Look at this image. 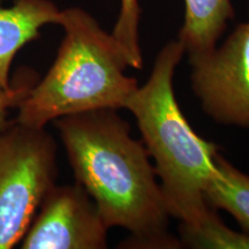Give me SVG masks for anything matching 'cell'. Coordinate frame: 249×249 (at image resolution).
Wrapping results in <instances>:
<instances>
[{
  "label": "cell",
  "mask_w": 249,
  "mask_h": 249,
  "mask_svg": "<svg viewBox=\"0 0 249 249\" xmlns=\"http://www.w3.org/2000/svg\"><path fill=\"white\" fill-rule=\"evenodd\" d=\"M117 111L103 108L53 120L76 182L108 229L129 232L120 248H182L169 231L171 216L150 156Z\"/></svg>",
  "instance_id": "cell-1"
},
{
  "label": "cell",
  "mask_w": 249,
  "mask_h": 249,
  "mask_svg": "<svg viewBox=\"0 0 249 249\" xmlns=\"http://www.w3.org/2000/svg\"><path fill=\"white\" fill-rule=\"evenodd\" d=\"M183 54L179 40L167 43L147 82L136 89L124 108L135 117L143 144L155 161L170 216L195 225L213 209L204 192L220 151L194 132L177 102L173 77Z\"/></svg>",
  "instance_id": "cell-2"
},
{
  "label": "cell",
  "mask_w": 249,
  "mask_h": 249,
  "mask_svg": "<svg viewBox=\"0 0 249 249\" xmlns=\"http://www.w3.org/2000/svg\"><path fill=\"white\" fill-rule=\"evenodd\" d=\"M59 26L65 36L57 57L18 107L15 121L42 128L70 114L126 107L139 85L124 74L130 65L123 46L82 8L61 11Z\"/></svg>",
  "instance_id": "cell-3"
},
{
  "label": "cell",
  "mask_w": 249,
  "mask_h": 249,
  "mask_svg": "<svg viewBox=\"0 0 249 249\" xmlns=\"http://www.w3.org/2000/svg\"><path fill=\"white\" fill-rule=\"evenodd\" d=\"M57 176V143L45 127L14 120L0 133V249L20 244Z\"/></svg>",
  "instance_id": "cell-4"
},
{
  "label": "cell",
  "mask_w": 249,
  "mask_h": 249,
  "mask_svg": "<svg viewBox=\"0 0 249 249\" xmlns=\"http://www.w3.org/2000/svg\"><path fill=\"white\" fill-rule=\"evenodd\" d=\"M192 65V89L208 117L249 129V21Z\"/></svg>",
  "instance_id": "cell-5"
},
{
  "label": "cell",
  "mask_w": 249,
  "mask_h": 249,
  "mask_svg": "<svg viewBox=\"0 0 249 249\" xmlns=\"http://www.w3.org/2000/svg\"><path fill=\"white\" fill-rule=\"evenodd\" d=\"M108 227L79 183L52 187L20 242L22 249H104Z\"/></svg>",
  "instance_id": "cell-6"
},
{
  "label": "cell",
  "mask_w": 249,
  "mask_h": 249,
  "mask_svg": "<svg viewBox=\"0 0 249 249\" xmlns=\"http://www.w3.org/2000/svg\"><path fill=\"white\" fill-rule=\"evenodd\" d=\"M0 0V88L7 89L15 55L28 43L38 38L46 24H59L61 11L51 0Z\"/></svg>",
  "instance_id": "cell-7"
},
{
  "label": "cell",
  "mask_w": 249,
  "mask_h": 249,
  "mask_svg": "<svg viewBox=\"0 0 249 249\" xmlns=\"http://www.w3.org/2000/svg\"><path fill=\"white\" fill-rule=\"evenodd\" d=\"M233 18L231 0H185V21L178 40L191 64L216 49L227 22Z\"/></svg>",
  "instance_id": "cell-8"
},
{
  "label": "cell",
  "mask_w": 249,
  "mask_h": 249,
  "mask_svg": "<svg viewBox=\"0 0 249 249\" xmlns=\"http://www.w3.org/2000/svg\"><path fill=\"white\" fill-rule=\"evenodd\" d=\"M204 196L210 207L227 211L249 235V174L236 169L220 152Z\"/></svg>",
  "instance_id": "cell-9"
},
{
  "label": "cell",
  "mask_w": 249,
  "mask_h": 249,
  "mask_svg": "<svg viewBox=\"0 0 249 249\" xmlns=\"http://www.w3.org/2000/svg\"><path fill=\"white\" fill-rule=\"evenodd\" d=\"M179 240L194 249H249V235L226 226L213 208L195 225L180 224Z\"/></svg>",
  "instance_id": "cell-10"
},
{
  "label": "cell",
  "mask_w": 249,
  "mask_h": 249,
  "mask_svg": "<svg viewBox=\"0 0 249 249\" xmlns=\"http://www.w3.org/2000/svg\"><path fill=\"white\" fill-rule=\"evenodd\" d=\"M140 17L141 8L138 0H121L119 17L111 33L127 53L130 67L135 70H142L143 67L139 36Z\"/></svg>",
  "instance_id": "cell-11"
},
{
  "label": "cell",
  "mask_w": 249,
  "mask_h": 249,
  "mask_svg": "<svg viewBox=\"0 0 249 249\" xmlns=\"http://www.w3.org/2000/svg\"><path fill=\"white\" fill-rule=\"evenodd\" d=\"M38 80L35 71L26 70L21 74V77L13 80L9 88H0V133L12 123L8 120L9 110L21 104Z\"/></svg>",
  "instance_id": "cell-12"
}]
</instances>
